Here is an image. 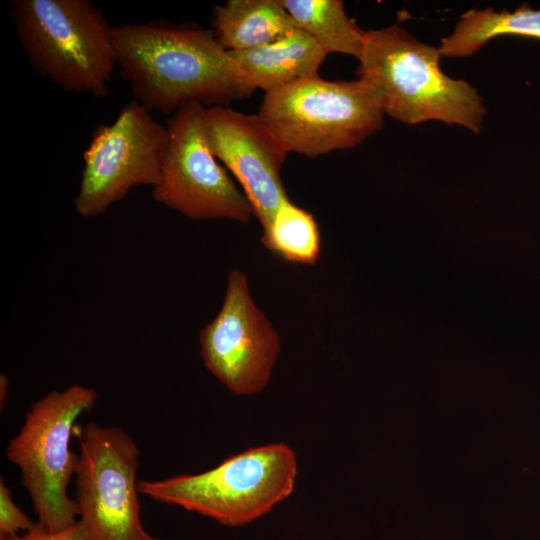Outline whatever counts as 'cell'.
I'll use <instances>...</instances> for the list:
<instances>
[{"instance_id":"6","label":"cell","mask_w":540,"mask_h":540,"mask_svg":"<svg viewBox=\"0 0 540 540\" xmlns=\"http://www.w3.org/2000/svg\"><path fill=\"white\" fill-rule=\"evenodd\" d=\"M97 400L94 389L78 384L50 391L29 408L19 432L6 447V457L20 470L38 522L49 531L77 523V507L68 487L79 454L71 450L70 441L77 418Z\"/></svg>"},{"instance_id":"17","label":"cell","mask_w":540,"mask_h":540,"mask_svg":"<svg viewBox=\"0 0 540 540\" xmlns=\"http://www.w3.org/2000/svg\"><path fill=\"white\" fill-rule=\"evenodd\" d=\"M36 525L14 502L3 478L0 479V540H8Z\"/></svg>"},{"instance_id":"8","label":"cell","mask_w":540,"mask_h":540,"mask_svg":"<svg viewBox=\"0 0 540 540\" xmlns=\"http://www.w3.org/2000/svg\"><path fill=\"white\" fill-rule=\"evenodd\" d=\"M169 142L167 126L131 100L111 124L99 125L83 153L74 207L82 217L104 214L140 185L155 187Z\"/></svg>"},{"instance_id":"10","label":"cell","mask_w":540,"mask_h":540,"mask_svg":"<svg viewBox=\"0 0 540 540\" xmlns=\"http://www.w3.org/2000/svg\"><path fill=\"white\" fill-rule=\"evenodd\" d=\"M199 340L206 368L237 395L263 390L280 352L277 331L252 299L246 275L237 269L229 273L222 306Z\"/></svg>"},{"instance_id":"19","label":"cell","mask_w":540,"mask_h":540,"mask_svg":"<svg viewBox=\"0 0 540 540\" xmlns=\"http://www.w3.org/2000/svg\"><path fill=\"white\" fill-rule=\"evenodd\" d=\"M9 386V379L5 374L0 375V405L3 408V403L6 400Z\"/></svg>"},{"instance_id":"13","label":"cell","mask_w":540,"mask_h":540,"mask_svg":"<svg viewBox=\"0 0 540 540\" xmlns=\"http://www.w3.org/2000/svg\"><path fill=\"white\" fill-rule=\"evenodd\" d=\"M281 0H228L213 9L211 30L226 51L256 48L296 29Z\"/></svg>"},{"instance_id":"14","label":"cell","mask_w":540,"mask_h":540,"mask_svg":"<svg viewBox=\"0 0 540 540\" xmlns=\"http://www.w3.org/2000/svg\"><path fill=\"white\" fill-rule=\"evenodd\" d=\"M499 36L540 40V9H533L525 2L513 11H497L492 7L470 9L460 15L452 32L441 39L438 49L442 57H470Z\"/></svg>"},{"instance_id":"16","label":"cell","mask_w":540,"mask_h":540,"mask_svg":"<svg viewBox=\"0 0 540 540\" xmlns=\"http://www.w3.org/2000/svg\"><path fill=\"white\" fill-rule=\"evenodd\" d=\"M261 243L286 262L313 265L321 253V237L313 215L285 200L263 228Z\"/></svg>"},{"instance_id":"1","label":"cell","mask_w":540,"mask_h":540,"mask_svg":"<svg viewBox=\"0 0 540 540\" xmlns=\"http://www.w3.org/2000/svg\"><path fill=\"white\" fill-rule=\"evenodd\" d=\"M112 34L120 74L150 112L227 106L253 93L211 29L123 24L113 26Z\"/></svg>"},{"instance_id":"9","label":"cell","mask_w":540,"mask_h":540,"mask_svg":"<svg viewBox=\"0 0 540 540\" xmlns=\"http://www.w3.org/2000/svg\"><path fill=\"white\" fill-rule=\"evenodd\" d=\"M204 109L190 105L169 119V142L153 199L192 219L248 222L254 213L247 197L208 146Z\"/></svg>"},{"instance_id":"5","label":"cell","mask_w":540,"mask_h":540,"mask_svg":"<svg viewBox=\"0 0 540 540\" xmlns=\"http://www.w3.org/2000/svg\"><path fill=\"white\" fill-rule=\"evenodd\" d=\"M297 457L284 443L250 448L198 474L139 480V493L212 518L225 526L248 524L288 498Z\"/></svg>"},{"instance_id":"2","label":"cell","mask_w":540,"mask_h":540,"mask_svg":"<svg viewBox=\"0 0 540 540\" xmlns=\"http://www.w3.org/2000/svg\"><path fill=\"white\" fill-rule=\"evenodd\" d=\"M438 47L394 24L368 30L357 74L374 86L385 115L408 125L440 121L473 133L487 110L477 89L446 75Z\"/></svg>"},{"instance_id":"11","label":"cell","mask_w":540,"mask_h":540,"mask_svg":"<svg viewBox=\"0 0 540 540\" xmlns=\"http://www.w3.org/2000/svg\"><path fill=\"white\" fill-rule=\"evenodd\" d=\"M203 128L208 146L236 177L262 229L289 199L281 168L289 153L258 115L227 106L205 107Z\"/></svg>"},{"instance_id":"4","label":"cell","mask_w":540,"mask_h":540,"mask_svg":"<svg viewBox=\"0 0 540 540\" xmlns=\"http://www.w3.org/2000/svg\"><path fill=\"white\" fill-rule=\"evenodd\" d=\"M385 112L368 81L319 74L265 92L258 117L287 149L307 157L353 148L381 129Z\"/></svg>"},{"instance_id":"12","label":"cell","mask_w":540,"mask_h":540,"mask_svg":"<svg viewBox=\"0 0 540 540\" xmlns=\"http://www.w3.org/2000/svg\"><path fill=\"white\" fill-rule=\"evenodd\" d=\"M236 71L253 92H265L318 74L325 51L307 33L296 28L272 43L228 51Z\"/></svg>"},{"instance_id":"7","label":"cell","mask_w":540,"mask_h":540,"mask_svg":"<svg viewBox=\"0 0 540 540\" xmlns=\"http://www.w3.org/2000/svg\"><path fill=\"white\" fill-rule=\"evenodd\" d=\"M79 462L74 502L88 540H157L142 524L137 470L140 451L123 429L76 425Z\"/></svg>"},{"instance_id":"18","label":"cell","mask_w":540,"mask_h":540,"mask_svg":"<svg viewBox=\"0 0 540 540\" xmlns=\"http://www.w3.org/2000/svg\"><path fill=\"white\" fill-rule=\"evenodd\" d=\"M8 540H88L82 524L77 521L73 526L61 531H49L39 522L22 535H15Z\"/></svg>"},{"instance_id":"15","label":"cell","mask_w":540,"mask_h":540,"mask_svg":"<svg viewBox=\"0 0 540 540\" xmlns=\"http://www.w3.org/2000/svg\"><path fill=\"white\" fill-rule=\"evenodd\" d=\"M296 27L311 36L329 53L362 54L366 32L345 12L340 0H281Z\"/></svg>"},{"instance_id":"3","label":"cell","mask_w":540,"mask_h":540,"mask_svg":"<svg viewBox=\"0 0 540 540\" xmlns=\"http://www.w3.org/2000/svg\"><path fill=\"white\" fill-rule=\"evenodd\" d=\"M11 19L33 70L63 90L105 97L116 57L112 29L88 0H14Z\"/></svg>"}]
</instances>
